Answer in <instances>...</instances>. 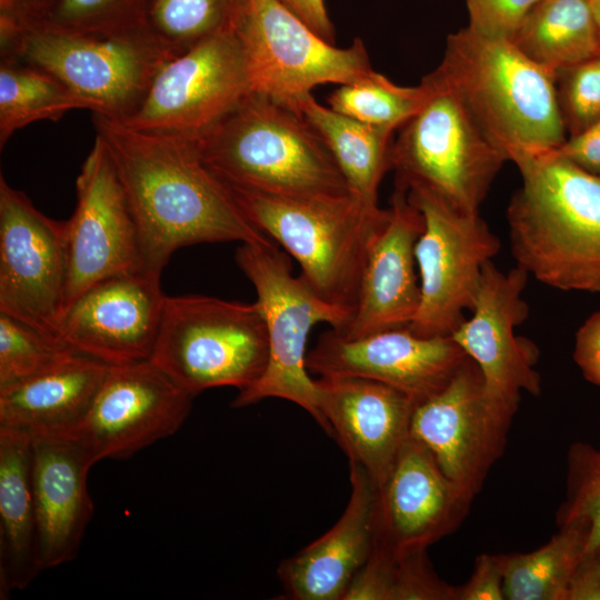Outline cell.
I'll return each mask as SVG.
<instances>
[{"mask_svg": "<svg viewBox=\"0 0 600 600\" xmlns=\"http://www.w3.org/2000/svg\"><path fill=\"white\" fill-rule=\"evenodd\" d=\"M343 600H458V586L438 577L427 549L394 550L376 539Z\"/></svg>", "mask_w": 600, "mask_h": 600, "instance_id": "f1b7e54d", "label": "cell"}, {"mask_svg": "<svg viewBox=\"0 0 600 600\" xmlns=\"http://www.w3.org/2000/svg\"><path fill=\"white\" fill-rule=\"evenodd\" d=\"M193 398L151 360L113 364L81 422L66 436L96 463L128 458L176 433Z\"/></svg>", "mask_w": 600, "mask_h": 600, "instance_id": "2e32d148", "label": "cell"}, {"mask_svg": "<svg viewBox=\"0 0 600 600\" xmlns=\"http://www.w3.org/2000/svg\"><path fill=\"white\" fill-rule=\"evenodd\" d=\"M251 92L241 40L227 31L166 62L141 106L120 121L196 142Z\"/></svg>", "mask_w": 600, "mask_h": 600, "instance_id": "7c38bea8", "label": "cell"}, {"mask_svg": "<svg viewBox=\"0 0 600 600\" xmlns=\"http://www.w3.org/2000/svg\"><path fill=\"white\" fill-rule=\"evenodd\" d=\"M0 56L56 77L94 113L124 120L173 57L148 28L90 33L32 23L0 28Z\"/></svg>", "mask_w": 600, "mask_h": 600, "instance_id": "8992f818", "label": "cell"}, {"mask_svg": "<svg viewBox=\"0 0 600 600\" xmlns=\"http://www.w3.org/2000/svg\"><path fill=\"white\" fill-rule=\"evenodd\" d=\"M566 497L557 512L558 527L580 523L588 531L586 552L600 547V440L576 441L567 452Z\"/></svg>", "mask_w": 600, "mask_h": 600, "instance_id": "e575fe53", "label": "cell"}, {"mask_svg": "<svg viewBox=\"0 0 600 600\" xmlns=\"http://www.w3.org/2000/svg\"><path fill=\"white\" fill-rule=\"evenodd\" d=\"M557 100L569 136L600 119V56L561 71L556 77Z\"/></svg>", "mask_w": 600, "mask_h": 600, "instance_id": "8d00e7d4", "label": "cell"}, {"mask_svg": "<svg viewBox=\"0 0 600 600\" xmlns=\"http://www.w3.org/2000/svg\"><path fill=\"white\" fill-rule=\"evenodd\" d=\"M92 122L124 188L148 273L160 278L176 250L196 243L274 242L242 214L196 142L94 112Z\"/></svg>", "mask_w": 600, "mask_h": 600, "instance_id": "6da1fadb", "label": "cell"}, {"mask_svg": "<svg viewBox=\"0 0 600 600\" xmlns=\"http://www.w3.org/2000/svg\"><path fill=\"white\" fill-rule=\"evenodd\" d=\"M598 553V557L600 559V547L594 550Z\"/></svg>", "mask_w": 600, "mask_h": 600, "instance_id": "f6af8a7d", "label": "cell"}, {"mask_svg": "<svg viewBox=\"0 0 600 600\" xmlns=\"http://www.w3.org/2000/svg\"><path fill=\"white\" fill-rule=\"evenodd\" d=\"M567 600H600V559L596 551L580 559L568 586Z\"/></svg>", "mask_w": 600, "mask_h": 600, "instance_id": "b9f144b4", "label": "cell"}, {"mask_svg": "<svg viewBox=\"0 0 600 600\" xmlns=\"http://www.w3.org/2000/svg\"><path fill=\"white\" fill-rule=\"evenodd\" d=\"M84 101L56 77L11 58L0 61V147L19 129L40 120H59Z\"/></svg>", "mask_w": 600, "mask_h": 600, "instance_id": "4dcf8cb0", "label": "cell"}, {"mask_svg": "<svg viewBox=\"0 0 600 600\" xmlns=\"http://www.w3.org/2000/svg\"><path fill=\"white\" fill-rule=\"evenodd\" d=\"M279 1L306 22L318 36L334 44V29L328 16L324 0Z\"/></svg>", "mask_w": 600, "mask_h": 600, "instance_id": "7bdbcfd3", "label": "cell"}, {"mask_svg": "<svg viewBox=\"0 0 600 600\" xmlns=\"http://www.w3.org/2000/svg\"><path fill=\"white\" fill-rule=\"evenodd\" d=\"M349 466L351 493L339 520L278 568L289 599L343 600L373 550L378 490L360 466Z\"/></svg>", "mask_w": 600, "mask_h": 600, "instance_id": "603a6c76", "label": "cell"}, {"mask_svg": "<svg viewBox=\"0 0 600 600\" xmlns=\"http://www.w3.org/2000/svg\"><path fill=\"white\" fill-rule=\"evenodd\" d=\"M438 68L508 161L553 151L566 141L556 77L509 38L463 27L448 36Z\"/></svg>", "mask_w": 600, "mask_h": 600, "instance_id": "3957f363", "label": "cell"}, {"mask_svg": "<svg viewBox=\"0 0 600 600\" xmlns=\"http://www.w3.org/2000/svg\"><path fill=\"white\" fill-rule=\"evenodd\" d=\"M244 0H151L146 26L174 58L216 34L236 31Z\"/></svg>", "mask_w": 600, "mask_h": 600, "instance_id": "1f68e13d", "label": "cell"}, {"mask_svg": "<svg viewBox=\"0 0 600 600\" xmlns=\"http://www.w3.org/2000/svg\"><path fill=\"white\" fill-rule=\"evenodd\" d=\"M590 2H591V7H592V10L597 20V24L599 28V32H600V0H590Z\"/></svg>", "mask_w": 600, "mask_h": 600, "instance_id": "ee69618b", "label": "cell"}, {"mask_svg": "<svg viewBox=\"0 0 600 600\" xmlns=\"http://www.w3.org/2000/svg\"><path fill=\"white\" fill-rule=\"evenodd\" d=\"M528 278L519 266L504 272L492 260L488 261L482 268L471 318L451 333L478 366L486 389L518 404L521 391L532 396L541 392V378L534 368L539 352L531 341L514 333L529 312L522 297Z\"/></svg>", "mask_w": 600, "mask_h": 600, "instance_id": "ac0fdd59", "label": "cell"}, {"mask_svg": "<svg viewBox=\"0 0 600 600\" xmlns=\"http://www.w3.org/2000/svg\"><path fill=\"white\" fill-rule=\"evenodd\" d=\"M472 500L409 434L378 490L376 539L394 550L428 549L461 524Z\"/></svg>", "mask_w": 600, "mask_h": 600, "instance_id": "44dd1931", "label": "cell"}, {"mask_svg": "<svg viewBox=\"0 0 600 600\" xmlns=\"http://www.w3.org/2000/svg\"><path fill=\"white\" fill-rule=\"evenodd\" d=\"M166 297L160 278L148 272L108 277L64 310L59 339L110 366L150 360Z\"/></svg>", "mask_w": 600, "mask_h": 600, "instance_id": "d6986e66", "label": "cell"}, {"mask_svg": "<svg viewBox=\"0 0 600 600\" xmlns=\"http://www.w3.org/2000/svg\"><path fill=\"white\" fill-rule=\"evenodd\" d=\"M514 164L521 186L506 216L517 266L556 289L600 292V177L554 150Z\"/></svg>", "mask_w": 600, "mask_h": 600, "instance_id": "7a4b0ae2", "label": "cell"}, {"mask_svg": "<svg viewBox=\"0 0 600 600\" xmlns=\"http://www.w3.org/2000/svg\"><path fill=\"white\" fill-rule=\"evenodd\" d=\"M276 244L247 242L236 251V262L253 284L264 317L269 359L261 378L239 391L232 406L284 399L309 412L324 430L316 382L306 362L308 338L319 322L342 331L352 312L324 301L301 274L294 276L288 257Z\"/></svg>", "mask_w": 600, "mask_h": 600, "instance_id": "9c48e42d", "label": "cell"}, {"mask_svg": "<svg viewBox=\"0 0 600 600\" xmlns=\"http://www.w3.org/2000/svg\"><path fill=\"white\" fill-rule=\"evenodd\" d=\"M196 144L206 166L230 183L286 197L351 192L306 118L261 93L247 96Z\"/></svg>", "mask_w": 600, "mask_h": 600, "instance_id": "5b68a950", "label": "cell"}, {"mask_svg": "<svg viewBox=\"0 0 600 600\" xmlns=\"http://www.w3.org/2000/svg\"><path fill=\"white\" fill-rule=\"evenodd\" d=\"M78 353L63 341L0 312V389L44 372Z\"/></svg>", "mask_w": 600, "mask_h": 600, "instance_id": "836d02e7", "label": "cell"}, {"mask_svg": "<svg viewBox=\"0 0 600 600\" xmlns=\"http://www.w3.org/2000/svg\"><path fill=\"white\" fill-rule=\"evenodd\" d=\"M539 0H464L468 26L493 37L510 38L526 13Z\"/></svg>", "mask_w": 600, "mask_h": 600, "instance_id": "74e56055", "label": "cell"}, {"mask_svg": "<svg viewBox=\"0 0 600 600\" xmlns=\"http://www.w3.org/2000/svg\"><path fill=\"white\" fill-rule=\"evenodd\" d=\"M324 141L349 190L378 204V189L391 169L392 131L376 128L320 104L312 94L298 107Z\"/></svg>", "mask_w": 600, "mask_h": 600, "instance_id": "83f0119b", "label": "cell"}, {"mask_svg": "<svg viewBox=\"0 0 600 600\" xmlns=\"http://www.w3.org/2000/svg\"><path fill=\"white\" fill-rule=\"evenodd\" d=\"M424 97L422 82L403 87L371 70L354 82L340 86L327 100L329 108L339 113L394 132L419 110Z\"/></svg>", "mask_w": 600, "mask_h": 600, "instance_id": "d6a6232c", "label": "cell"}, {"mask_svg": "<svg viewBox=\"0 0 600 600\" xmlns=\"http://www.w3.org/2000/svg\"><path fill=\"white\" fill-rule=\"evenodd\" d=\"M588 531L574 523L560 527L542 547L504 554L507 600H567L572 573L586 552Z\"/></svg>", "mask_w": 600, "mask_h": 600, "instance_id": "f546056e", "label": "cell"}, {"mask_svg": "<svg viewBox=\"0 0 600 600\" xmlns=\"http://www.w3.org/2000/svg\"><path fill=\"white\" fill-rule=\"evenodd\" d=\"M269 359L259 303L189 294L166 297L150 360L192 396L254 384Z\"/></svg>", "mask_w": 600, "mask_h": 600, "instance_id": "ba28073f", "label": "cell"}, {"mask_svg": "<svg viewBox=\"0 0 600 600\" xmlns=\"http://www.w3.org/2000/svg\"><path fill=\"white\" fill-rule=\"evenodd\" d=\"M573 359L583 377L600 388V310L577 331Z\"/></svg>", "mask_w": 600, "mask_h": 600, "instance_id": "ab89813d", "label": "cell"}, {"mask_svg": "<svg viewBox=\"0 0 600 600\" xmlns=\"http://www.w3.org/2000/svg\"><path fill=\"white\" fill-rule=\"evenodd\" d=\"M252 92L298 112L300 102L321 84L352 83L372 70L361 39L338 48L318 36L279 0H244L236 28Z\"/></svg>", "mask_w": 600, "mask_h": 600, "instance_id": "30bf717a", "label": "cell"}, {"mask_svg": "<svg viewBox=\"0 0 600 600\" xmlns=\"http://www.w3.org/2000/svg\"><path fill=\"white\" fill-rule=\"evenodd\" d=\"M150 2L151 0H56L46 16L34 23L76 32L131 31L147 28Z\"/></svg>", "mask_w": 600, "mask_h": 600, "instance_id": "d590c367", "label": "cell"}, {"mask_svg": "<svg viewBox=\"0 0 600 600\" xmlns=\"http://www.w3.org/2000/svg\"><path fill=\"white\" fill-rule=\"evenodd\" d=\"M420 210L396 181L390 218L373 240L364 264L356 308L344 338L409 327L420 306L416 244L423 231Z\"/></svg>", "mask_w": 600, "mask_h": 600, "instance_id": "7402d4cb", "label": "cell"}, {"mask_svg": "<svg viewBox=\"0 0 600 600\" xmlns=\"http://www.w3.org/2000/svg\"><path fill=\"white\" fill-rule=\"evenodd\" d=\"M509 39L554 77L600 56V32L590 0H539Z\"/></svg>", "mask_w": 600, "mask_h": 600, "instance_id": "4316f807", "label": "cell"}, {"mask_svg": "<svg viewBox=\"0 0 600 600\" xmlns=\"http://www.w3.org/2000/svg\"><path fill=\"white\" fill-rule=\"evenodd\" d=\"M221 181L248 221L299 262L320 298L353 312L369 249L390 208L352 192L286 197Z\"/></svg>", "mask_w": 600, "mask_h": 600, "instance_id": "277c9868", "label": "cell"}, {"mask_svg": "<svg viewBox=\"0 0 600 600\" xmlns=\"http://www.w3.org/2000/svg\"><path fill=\"white\" fill-rule=\"evenodd\" d=\"M67 280L64 221L44 216L1 174L0 312L59 339Z\"/></svg>", "mask_w": 600, "mask_h": 600, "instance_id": "5bb4252c", "label": "cell"}, {"mask_svg": "<svg viewBox=\"0 0 600 600\" xmlns=\"http://www.w3.org/2000/svg\"><path fill=\"white\" fill-rule=\"evenodd\" d=\"M469 357L451 336L421 337L409 327L344 338L322 333L307 354L309 372L351 376L393 387L417 402L440 391Z\"/></svg>", "mask_w": 600, "mask_h": 600, "instance_id": "e0dca14e", "label": "cell"}, {"mask_svg": "<svg viewBox=\"0 0 600 600\" xmlns=\"http://www.w3.org/2000/svg\"><path fill=\"white\" fill-rule=\"evenodd\" d=\"M504 554L482 553L469 580L458 586V600H504Z\"/></svg>", "mask_w": 600, "mask_h": 600, "instance_id": "f35d334b", "label": "cell"}, {"mask_svg": "<svg viewBox=\"0 0 600 600\" xmlns=\"http://www.w3.org/2000/svg\"><path fill=\"white\" fill-rule=\"evenodd\" d=\"M554 151L580 169L600 177V119L583 131L569 136Z\"/></svg>", "mask_w": 600, "mask_h": 600, "instance_id": "60d3db41", "label": "cell"}, {"mask_svg": "<svg viewBox=\"0 0 600 600\" xmlns=\"http://www.w3.org/2000/svg\"><path fill=\"white\" fill-rule=\"evenodd\" d=\"M421 82L423 103L392 142L396 181L427 188L462 211L479 213L508 160L438 67Z\"/></svg>", "mask_w": 600, "mask_h": 600, "instance_id": "52a82bcc", "label": "cell"}, {"mask_svg": "<svg viewBox=\"0 0 600 600\" xmlns=\"http://www.w3.org/2000/svg\"><path fill=\"white\" fill-rule=\"evenodd\" d=\"M517 410L518 403L486 389L478 366L468 358L447 386L416 404L409 434L474 498L506 450Z\"/></svg>", "mask_w": 600, "mask_h": 600, "instance_id": "4fadbf2b", "label": "cell"}, {"mask_svg": "<svg viewBox=\"0 0 600 600\" xmlns=\"http://www.w3.org/2000/svg\"><path fill=\"white\" fill-rule=\"evenodd\" d=\"M314 382L324 431L379 490L409 437L418 402L393 387L361 377L320 376Z\"/></svg>", "mask_w": 600, "mask_h": 600, "instance_id": "ffe728a7", "label": "cell"}, {"mask_svg": "<svg viewBox=\"0 0 600 600\" xmlns=\"http://www.w3.org/2000/svg\"><path fill=\"white\" fill-rule=\"evenodd\" d=\"M110 364L78 353L0 389V426L36 434H68L88 412Z\"/></svg>", "mask_w": 600, "mask_h": 600, "instance_id": "d4e9b609", "label": "cell"}, {"mask_svg": "<svg viewBox=\"0 0 600 600\" xmlns=\"http://www.w3.org/2000/svg\"><path fill=\"white\" fill-rule=\"evenodd\" d=\"M32 439V488L42 570L71 561L93 514L88 473L96 463L66 434Z\"/></svg>", "mask_w": 600, "mask_h": 600, "instance_id": "cb8c5ba5", "label": "cell"}, {"mask_svg": "<svg viewBox=\"0 0 600 600\" xmlns=\"http://www.w3.org/2000/svg\"><path fill=\"white\" fill-rule=\"evenodd\" d=\"M424 227L416 244L420 306L409 329L421 337L451 336L471 310L483 266L500 250L479 213L462 211L431 190L407 188Z\"/></svg>", "mask_w": 600, "mask_h": 600, "instance_id": "8fae6325", "label": "cell"}, {"mask_svg": "<svg viewBox=\"0 0 600 600\" xmlns=\"http://www.w3.org/2000/svg\"><path fill=\"white\" fill-rule=\"evenodd\" d=\"M32 488V439L0 426V594L24 589L41 571Z\"/></svg>", "mask_w": 600, "mask_h": 600, "instance_id": "484cf974", "label": "cell"}, {"mask_svg": "<svg viewBox=\"0 0 600 600\" xmlns=\"http://www.w3.org/2000/svg\"><path fill=\"white\" fill-rule=\"evenodd\" d=\"M76 189L74 211L64 221L66 309L102 279L147 272L137 221L114 162L98 136L81 167Z\"/></svg>", "mask_w": 600, "mask_h": 600, "instance_id": "9a60e30c", "label": "cell"}]
</instances>
